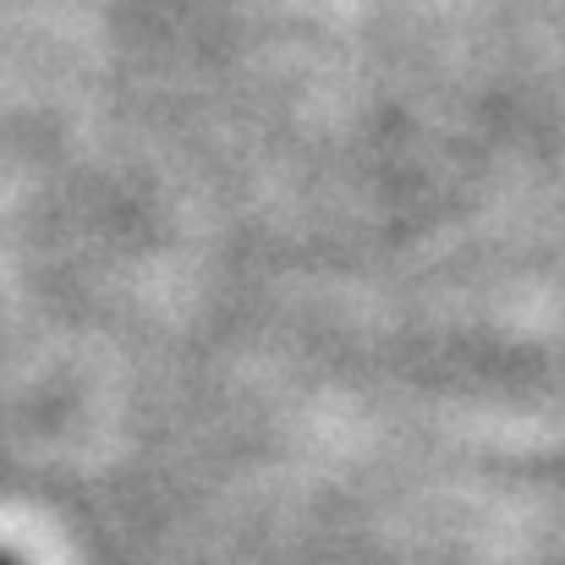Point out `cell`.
Wrapping results in <instances>:
<instances>
[{"label":"cell","mask_w":565,"mask_h":565,"mask_svg":"<svg viewBox=\"0 0 565 565\" xmlns=\"http://www.w3.org/2000/svg\"><path fill=\"white\" fill-rule=\"evenodd\" d=\"M0 565H6V561H0Z\"/></svg>","instance_id":"cell-1"}]
</instances>
